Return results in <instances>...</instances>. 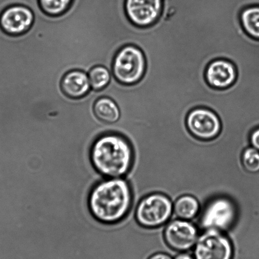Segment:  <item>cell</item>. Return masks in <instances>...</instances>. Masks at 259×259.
<instances>
[{
    "label": "cell",
    "mask_w": 259,
    "mask_h": 259,
    "mask_svg": "<svg viewBox=\"0 0 259 259\" xmlns=\"http://www.w3.org/2000/svg\"><path fill=\"white\" fill-rule=\"evenodd\" d=\"M88 75L92 90L100 91L109 85L111 80L112 73L107 68L97 65L93 68Z\"/></svg>",
    "instance_id": "obj_16"
},
{
    "label": "cell",
    "mask_w": 259,
    "mask_h": 259,
    "mask_svg": "<svg viewBox=\"0 0 259 259\" xmlns=\"http://www.w3.org/2000/svg\"><path fill=\"white\" fill-rule=\"evenodd\" d=\"M251 147L259 151V126L251 131L248 137Z\"/></svg>",
    "instance_id": "obj_19"
},
{
    "label": "cell",
    "mask_w": 259,
    "mask_h": 259,
    "mask_svg": "<svg viewBox=\"0 0 259 259\" xmlns=\"http://www.w3.org/2000/svg\"><path fill=\"white\" fill-rule=\"evenodd\" d=\"M63 92L71 99H80L91 91L89 75L80 70H73L67 72L61 82Z\"/></svg>",
    "instance_id": "obj_12"
},
{
    "label": "cell",
    "mask_w": 259,
    "mask_h": 259,
    "mask_svg": "<svg viewBox=\"0 0 259 259\" xmlns=\"http://www.w3.org/2000/svg\"><path fill=\"white\" fill-rule=\"evenodd\" d=\"M73 0H39L40 7L50 16L58 17L66 12Z\"/></svg>",
    "instance_id": "obj_17"
},
{
    "label": "cell",
    "mask_w": 259,
    "mask_h": 259,
    "mask_svg": "<svg viewBox=\"0 0 259 259\" xmlns=\"http://www.w3.org/2000/svg\"><path fill=\"white\" fill-rule=\"evenodd\" d=\"M241 26L249 36L259 40V6L248 7L240 15Z\"/></svg>",
    "instance_id": "obj_15"
},
{
    "label": "cell",
    "mask_w": 259,
    "mask_h": 259,
    "mask_svg": "<svg viewBox=\"0 0 259 259\" xmlns=\"http://www.w3.org/2000/svg\"><path fill=\"white\" fill-rule=\"evenodd\" d=\"M233 255L230 239L218 230H204L194 247L195 259H233Z\"/></svg>",
    "instance_id": "obj_6"
},
{
    "label": "cell",
    "mask_w": 259,
    "mask_h": 259,
    "mask_svg": "<svg viewBox=\"0 0 259 259\" xmlns=\"http://www.w3.org/2000/svg\"><path fill=\"white\" fill-rule=\"evenodd\" d=\"M148 259H172L169 255L165 253H157L151 255Z\"/></svg>",
    "instance_id": "obj_20"
},
{
    "label": "cell",
    "mask_w": 259,
    "mask_h": 259,
    "mask_svg": "<svg viewBox=\"0 0 259 259\" xmlns=\"http://www.w3.org/2000/svg\"><path fill=\"white\" fill-rule=\"evenodd\" d=\"M146 65L145 57L142 50L134 45H126L115 55L112 74L123 84H134L142 79Z\"/></svg>",
    "instance_id": "obj_4"
},
{
    "label": "cell",
    "mask_w": 259,
    "mask_h": 259,
    "mask_svg": "<svg viewBox=\"0 0 259 259\" xmlns=\"http://www.w3.org/2000/svg\"><path fill=\"white\" fill-rule=\"evenodd\" d=\"M175 259H195V257L194 256H192L190 254L187 253V251H185V252L178 254V255L176 256Z\"/></svg>",
    "instance_id": "obj_21"
},
{
    "label": "cell",
    "mask_w": 259,
    "mask_h": 259,
    "mask_svg": "<svg viewBox=\"0 0 259 259\" xmlns=\"http://www.w3.org/2000/svg\"><path fill=\"white\" fill-rule=\"evenodd\" d=\"M90 159L100 175L108 178H122L132 168L134 152L130 141L121 133L107 132L94 141Z\"/></svg>",
    "instance_id": "obj_2"
},
{
    "label": "cell",
    "mask_w": 259,
    "mask_h": 259,
    "mask_svg": "<svg viewBox=\"0 0 259 259\" xmlns=\"http://www.w3.org/2000/svg\"><path fill=\"white\" fill-rule=\"evenodd\" d=\"M237 215V208L233 200L221 196L212 198L205 205L200 215V225L204 230L225 232L233 227Z\"/></svg>",
    "instance_id": "obj_5"
},
{
    "label": "cell",
    "mask_w": 259,
    "mask_h": 259,
    "mask_svg": "<svg viewBox=\"0 0 259 259\" xmlns=\"http://www.w3.org/2000/svg\"><path fill=\"white\" fill-rule=\"evenodd\" d=\"M187 130L192 137L200 141H212L220 137L222 124L212 110L199 107L191 110L186 120Z\"/></svg>",
    "instance_id": "obj_7"
},
{
    "label": "cell",
    "mask_w": 259,
    "mask_h": 259,
    "mask_svg": "<svg viewBox=\"0 0 259 259\" xmlns=\"http://www.w3.org/2000/svg\"><path fill=\"white\" fill-rule=\"evenodd\" d=\"M241 163L244 169L249 174L259 172V151L252 147L246 148L241 155Z\"/></svg>",
    "instance_id": "obj_18"
},
{
    "label": "cell",
    "mask_w": 259,
    "mask_h": 259,
    "mask_svg": "<svg viewBox=\"0 0 259 259\" xmlns=\"http://www.w3.org/2000/svg\"><path fill=\"white\" fill-rule=\"evenodd\" d=\"M95 114L100 121L107 124H115L120 117V110L116 102L109 97H102L94 105Z\"/></svg>",
    "instance_id": "obj_14"
},
{
    "label": "cell",
    "mask_w": 259,
    "mask_h": 259,
    "mask_svg": "<svg viewBox=\"0 0 259 259\" xmlns=\"http://www.w3.org/2000/svg\"><path fill=\"white\" fill-rule=\"evenodd\" d=\"M248 2H249V1H248Z\"/></svg>",
    "instance_id": "obj_22"
},
{
    "label": "cell",
    "mask_w": 259,
    "mask_h": 259,
    "mask_svg": "<svg viewBox=\"0 0 259 259\" xmlns=\"http://www.w3.org/2000/svg\"><path fill=\"white\" fill-rule=\"evenodd\" d=\"M173 213V203L167 195L153 193L140 201L135 212L138 225L143 228L155 229L165 225Z\"/></svg>",
    "instance_id": "obj_3"
},
{
    "label": "cell",
    "mask_w": 259,
    "mask_h": 259,
    "mask_svg": "<svg viewBox=\"0 0 259 259\" xmlns=\"http://www.w3.org/2000/svg\"><path fill=\"white\" fill-rule=\"evenodd\" d=\"M34 20V14L31 9L16 5L2 12L0 15V27L7 34L19 36L31 29Z\"/></svg>",
    "instance_id": "obj_10"
},
{
    "label": "cell",
    "mask_w": 259,
    "mask_h": 259,
    "mask_svg": "<svg viewBox=\"0 0 259 259\" xmlns=\"http://www.w3.org/2000/svg\"><path fill=\"white\" fill-rule=\"evenodd\" d=\"M199 236L194 224L178 218L168 222L163 231V239L168 247L180 252L194 248Z\"/></svg>",
    "instance_id": "obj_8"
},
{
    "label": "cell",
    "mask_w": 259,
    "mask_h": 259,
    "mask_svg": "<svg viewBox=\"0 0 259 259\" xmlns=\"http://www.w3.org/2000/svg\"><path fill=\"white\" fill-rule=\"evenodd\" d=\"M132 188L121 178H109L93 187L89 207L92 215L103 224L113 225L126 217L133 204Z\"/></svg>",
    "instance_id": "obj_1"
},
{
    "label": "cell",
    "mask_w": 259,
    "mask_h": 259,
    "mask_svg": "<svg viewBox=\"0 0 259 259\" xmlns=\"http://www.w3.org/2000/svg\"><path fill=\"white\" fill-rule=\"evenodd\" d=\"M200 203L197 198L191 195H183L173 203V213L177 218L192 220L200 212Z\"/></svg>",
    "instance_id": "obj_13"
},
{
    "label": "cell",
    "mask_w": 259,
    "mask_h": 259,
    "mask_svg": "<svg viewBox=\"0 0 259 259\" xmlns=\"http://www.w3.org/2000/svg\"><path fill=\"white\" fill-rule=\"evenodd\" d=\"M205 76L211 87L216 89H225L235 83L237 72L232 62L228 60L217 59L208 65Z\"/></svg>",
    "instance_id": "obj_11"
},
{
    "label": "cell",
    "mask_w": 259,
    "mask_h": 259,
    "mask_svg": "<svg viewBox=\"0 0 259 259\" xmlns=\"http://www.w3.org/2000/svg\"><path fill=\"white\" fill-rule=\"evenodd\" d=\"M163 0H125V10L128 19L136 26H152L159 19Z\"/></svg>",
    "instance_id": "obj_9"
}]
</instances>
